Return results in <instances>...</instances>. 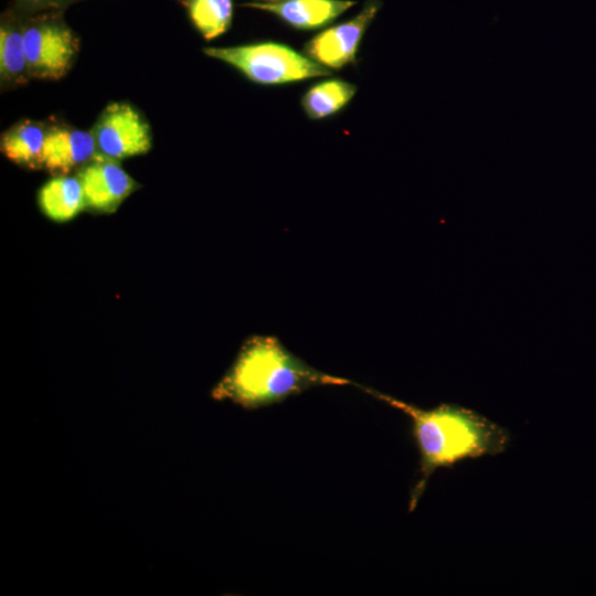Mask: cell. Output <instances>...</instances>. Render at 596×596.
<instances>
[{
  "instance_id": "cell-1",
  "label": "cell",
  "mask_w": 596,
  "mask_h": 596,
  "mask_svg": "<svg viewBox=\"0 0 596 596\" xmlns=\"http://www.w3.org/2000/svg\"><path fill=\"white\" fill-rule=\"evenodd\" d=\"M356 387L401 411L411 421L419 468L409 496V511L416 508L437 469H451L467 459L497 456L504 453L510 443L504 427L461 405L441 403L424 409L371 387L360 384Z\"/></svg>"
},
{
  "instance_id": "cell-2",
  "label": "cell",
  "mask_w": 596,
  "mask_h": 596,
  "mask_svg": "<svg viewBox=\"0 0 596 596\" xmlns=\"http://www.w3.org/2000/svg\"><path fill=\"white\" fill-rule=\"evenodd\" d=\"M349 384L356 386L348 379L310 366L275 337L254 336L245 341L213 396L256 408L280 403L311 387Z\"/></svg>"
},
{
  "instance_id": "cell-3",
  "label": "cell",
  "mask_w": 596,
  "mask_h": 596,
  "mask_svg": "<svg viewBox=\"0 0 596 596\" xmlns=\"http://www.w3.org/2000/svg\"><path fill=\"white\" fill-rule=\"evenodd\" d=\"M207 56L238 70L262 85H279L328 76L331 71L288 45L259 42L226 47H205Z\"/></svg>"
},
{
  "instance_id": "cell-4",
  "label": "cell",
  "mask_w": 596,
  "mask_h": 596,
  "mask_svg": "<svg viewBox=\"0 0 596 596\" xmlns=\"http://www.w3.org/2000/svg\"><path fill=\"white\" fill-rule=\"evenodd\" d=\"M23 44L30 77L58 79L71 68L78 41L57 18L39 17L22 25Z\"/></svg>"
},
{
  "instance_id": "cell-5",
  "label": "cell",
  "mask_w": 596,
  "mask_h": 596,
  "mask_svg": "<svg viewBox=\"0 0 596 596\" xmlns=\"http://www.w3.org/2000/svg\"><path fill=\"white\" fill-rule=\"evenodd\" d=\"M91 132L97 153L116 161L143 155L152 145L148 121L128 103L107 105Z\"/></svg>"
},
{
  "instance_id": "cell-6",
  "label": "cell",
  "mask_w": 596,
  "mask_h": 596,
  "mask_svg": "<svg viewBox=\"0 0 596 596\" xmlns=\"http://www.w3.org/2000/svg\"><path fill=\"white\" fill-rule=\"evenodd\" d=\"M380 8L379 0H370L353 19L315 35L305 45V53L315 62L332 70L353 62L361 39Z\"/></svg>"
},
{
  "instance_id": "cell-7",
  "label": "cell",
  "mask_w": 596,
  "mask_h": 596,
  "mask_svg": "<svg viewBox=\"0 0 596 596\" xmlns=\"http://www.w3.org/2000/svg\"><path fill=\"white\" fill-rule=\"evenodd\" d=\"M86 209L98 213H113L136 189V181L118 161L96 155L79 169Z\"/></svg>"
},
{
  "instance_id": "cell-8",
  "label": "cell",
  "mask_w": 596,
  "mask_h": 596,
  "mask_svg": "<svg viewBox=\"0 0 596 596\" xmlns=\"http://www.w3.org/2000/svg\"><path fill=\"white\" fill-rule=\"evenodd\" d=\"M97 155L92 132L72 127L47 128L42 168L52 174H68L81 169Z\"/></svg>"
},
{
  "instance_id": "cell-9",
  "label": "cell",
  "mask_w": 596,
  "mask_h": 596,
  "mask_svg": "<svg viewBox=\"0 0 596 596\" xmlns=\"http://www.w3.org/2000/svg\"><path fill=\"white\" fill-rule=\"evenodd\" d=\"M350 0H281L245 6L268 11L299 30H313L330 23L349 8Z\"/></svg>"
},
{
  "instance_id": "cell-10",
  "label": "cell",
  "mask_w": 596,
  "mask_h": 596,
  "mask_svg": "<svg viewBox=\"0 0 596 596\" xmlns=\"http://www.w3.org/2000/svg\"><path fill=\"white\" fill-rule=\"evenodd\" d=\"M38 203L43 214L54 222H67L86 209L81 180L66 174L55 175L41 187Z\"/></svg>"
},
{
  "instance_id": "cell-11",
  "label": "cell",
  "mask_w": 596,
  "mask_h": 596,
  "mask_svg": "<svg viewBox=\"0 0 596 596\" xmlns=\"http://www.w3.org/2000/svg\"><path fill=\"white\" fill-rule=\"evenodd\" d=\"M47 128L33 120H23L3 132L1 151L13 163L29 169L42 168Z\"/></svg>"
},
{
  "instance_id": "cell-12",
  "label": "cell",
  "mask_w": 596,
  "mask_h": 596,
  "mask_svg": "<svg viewBox=\"0 0 596 596\" xmlns=\"http://www.w3.org/2000/svg\"><path fill=\"white\" fill-rule=\"evenodd\" d=\"M355 92L353 84L332 78L309 88L301 99V105L309 118L321 119L343 108Z\"/></svg>"
},
{
  "instance_id": "cell-13",
  "label": "cell",
  "mask_w": 596,
  "mask_h": 596,
  "mask_svg": "<svg viewBox=\"0 0 596 596\" xmlns=\"http://www.w3.org/2000/svg\"><path fill=\"white\" fill-rule=\"evenodd\" d=\"M0 75L2 83L18 85L30 76L23 44L22 25L2 23L0 29Z\"/></svg>"
},
{
  "instance_id": "cell-14",
  "label": "cell",
  "mask_w": 596,
  "mask_h": 596,
  "mask_svg": "<svg viewBox=\"0 0 596 596\" xmlns=\"http://www.w3.org/2000/svg\"><path fill=\"white\" fill-rule=\"evenodd\" d=\"M187 6L192 23L206 40L220 36L230 28L232 0H189Z\"/></svg>"
},
{
  "instance_id": "cell-15",
  "label": "cell",
  "mask_w": 596,
  "mask_h": 596,
  "mask_svg": "<svg viewBox=\"0 0 596 596\" xmlns=\"http://www.w3.org/2000/svg\"><path fill=\"white\" fill-rule=\"evenodd\" d=\"M71 0H18L19 7L29 12L57 8Z\"/></svg>"
},
{
  "instance_id": "cell-16",
  "label": "cell",
  "mask_w": 596,
  "mask_h": 596,
  "mask_svg": "<svg viewBox=\"0 0 596 596\" xmlns=\"http://www.w3.org/2000/svg\"><path fill=\"white\" fill-rule=\"evenodd\" d=\"M265 1H268V2H277V1H281V0H265Z\"/></svg>"
},
{
  "instance_id": "cell-17",
  "label": "cell",
  "mask_w": 596,
  "mask_h": 596,
  "mask_svg": "<svg viewBox=\"0 0 596 596\" xmlns=\"http://www.w3.org/2000/svg\"><path fill=\"white\" fill-rule=\"evenodd\" d=\"M185 3L189 1V0H183Z\"/></svg>"
}]
</instances>
